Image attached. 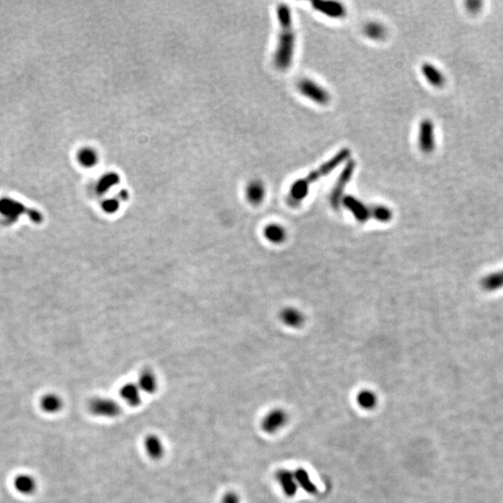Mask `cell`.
I'll use <instances>...</instances> for the list:
<instances>
[{"mask_svg":"<svg viewBox=\"0 0 503 503\" xmlns=\"http://www.w3.org/2000/svg\"><path fill=\"white\" fill-rule=\"evenodd\" d=\"M0 214L10 222H15L20 216H26L36 224H40L43 221V216L40 212L26 207L24 204L8 198L0 200Z\"/></svg>","mask_w":503,"mask_h":503,"instance_id":"3957f363","label":"cell"},{"mask_svg":"<svg viewBox=\"0 0 503 503\" xmlns=\"http://www.w3.org/2000/svg\"><path fill=\"white\" fill-rule=\"evenodd\" d=\"M118 182H120V177L116 174L115 172L108 174L100 181V183L98 184V190L101 193L104 192V191L109 190L112 186L118 184Z\"/></svg>","mask_w":503,"mask_h":503,"instance_id":"484cf974","label":"cell"},{"mask_svg":"<svg viewBox=\"0 0 503 503\" xmlns=\"http://www.w3.org/2000/svg\"><path fill=\"white\" fill-rule=\"evenodd\" d=\"M88 410L92 415L104 418H113L122 413L118 402L106 397L92 398L88 402Z\"/></svg>","mask_w":503,"mask_h":503,"instance_id":"5b68a950","label":"cell"},{"mask_svg":"<svg viewBox=\"0 0 503 503\" xmlns=\"http://www.w3.org/2000/svg\"><path fill=\"white\" fill-rule=\"evenodd\" d=\"M294 474L296 477V483L302 490L306 491L308 494H316L318 492V488L314 484L310 474H308L306 470L303 468H298L294 472Z\"/></svg>","mask_w":503,"mask_h":503,"instance_id":"ffe728a7","label":"cell"},{"mask_svg":"<svg viewBox=\"0 0 503 503\" xmlns=\"http://www.w3.org/2000/svg\"><path fill=\"white\" fill-rule=\"evenodd\" d=\"M357 402L362 409L371 410L376 408L378 404V397L373 392L364 390L357 395Z\"/></svg>","mask_w":503,"mask_h":503,"instance_id":"603a6c76","label":"cell"},{"mask_svg":"<svg viewBox=\"0 0 503 503\" xmlns=\"http://www.w3.org/2000/svg\"><path fill=\"white\" fill-rule=\"evenodd\" d=\"M364 34L372 40H383L386 38L387 30L380 22H370L364 26Z\"/></svg>","mask_w":503,"mask_h":503,"instance_id":"44dd1931","label":"cell"},{"mask_svg":"<svg viewBox=\"0 0 503 503\" xmlns=\"http://www.w3.org/2000/svg\"><path fill=\"white\" fill-rule=\"evenodd\" d=\"M128 198H129V194H128V192L126 190H122L120 192V193H118V198H118V200L120 198V200H126Z\"/></svg>","mask_w":503,"mask_h":503,"instance_id":"f546056e","label":"cell"},{"mask_svg":"<svg viewBox=\"0 0 503 503\" xmlns=\"http://www.w3.org/2000/svg\"><path fill=\"white\" fill-rule=\"evenodd\" d=\"M481 287L486 292H495L503 288V270L486 275L481 280Z\"/></svg>","mask_w":503,"mask_h":503,"instance_id":"ac0fdd59","label":"cell"},{"mask_svg":"<svg viewBox=\"0 0 503 503\" xmlns=\"http://www.w3.org/2000/svg\"><path fill=\"white\" fill-rule=\"evenodd\" d=\"M312 5L315 10L332 19L344 18L347 14L346 8L338 1H313Z\"/></svg>","mask_w":503,"mask_h":503,"instance_id":"9c48e42d","label":"cell"},{"mask_svg":"<svg viewBox=\"0 0 503 503\" xmlns=\"http://www.w3.org/2000/svg\"><path fill=\"white\" fill-rule=\"evenodd\" d=\"M418 146L423 153L430 154L436 148L434 138V124L428 120L424 118L418 126Z\"/></svg>","mask_w":503,"mask_h":503,"instance_id":"ba28073f","label":"cell"},{"mask_svg":"<svg viewBox=\"0 0 503 503\" xmlns=\"http://www.w3.org/2000/svg\"><path fill=\"white\" fill-rule=\"evenodd\" d=\"M102 210L108 214H114L118 210L120 202L118 198H109L102 202Z\"/></svg>","mask_w":503,"mask_h":503,"instance_id":"83f0119b","label":"cell"},{"mask_svg":"<svg viewBox=\"0 0 503 503\" xmlns=\"http://www.w3.org/2000/svg\"><path fill=\"white\" fill-rule=\"evenodd\" d=\"M422 74L426 80L434 87H442L446 82V78L442 72L430 62H424L422 66Z\"/></svg>","mask_w":503,"mask_h":503,"instance_id":"2e32d148","label":"cell"},{"mask_svg":"<svg viewBox=\"0 0 503 503\" xmlns=\"http://www.w3.org/2000/svg\"><path fill=\"white\" fill-rule=\"evenodd\" d=\"M41 410L47 414H56L61 411L64 402L61 397L55 394H47L41 397L40 402Z\"/></svg>","mask_w":503,"mask_h":503,"instance_id":"e0dca14e","label":"cell"},{"mask_svg":"<svg viewBox=\"0 0 503 503\" xmlns=\"http://www.w3.org/2000/svg\"><path fill=\"white\" fill-rule=\"evenodd\" d=\"M355 168H356V164L354 160H348L347 164H345L344 168L341 170L340 176L338 178V181L334 186L333 190L331 192L330 202L336 210L338 209L340 204L342 202L344 190H345L347 184L350 183L352 177L354 176Z\"/></svg>","mask_w":503,"mask_h":503,"instance_id":"277c9868","label":"cell"},{"mask_svg":"<svg viewBox=\"0 0 503 503\" xmlns=\"http://www.w3.org/2000/svg\"><path fill=\"white\" fill-rule=\"evenodd\" d=\"M246 197L249 202L254 205L261 204L265 198V188L260 181H252L247 186Z\"/></svg>","mask_w":503,"mask_h":503,"instance_id":"d6986e66","label":"cell"},{"mask_svg":"<svg viewBox=\"0 0 503 503\" xmlns=\"http://www.w3.org/2000/svg\"><path fill=\"white\" fill-rule=\"evenodd\" d=\"M14 486L20 494L31 495L36 490V481L30 474H20L14 478Z\"/></svg>","mask_w":503,"mask_h":503,"instance_id":"9a60e30c","label":"cell"},{"mask_svg":"<svg viewBox=\"0 0 503 503\" xmlns=\"http://www.w3.org/2000/svg\"><path fill=\"white\" fill-rule=\"evenodd\" d=\"M277 18L279 22V38L274 54L276 68L284 71L291 66L296 48V34L292 29V12L286 4L277 8Z\"/></svg>","mask_w":503,"mask_h":503,"instance_id":"6da1fadb","label":"cell"},{"mask_svg":"<svg viewBox=\"0 0 503 503\" xmlns=\"http://www.w3.org/2000/svg\"><path fill=\"white\" fill-rule=\"evenodd\" d=\"M275 478L286 496L292 498L296 494L298 484L296 483L294 472L286 469L278 470L275 474Z\"/></svg>","mask_w":503,"mask_h":503,"instance_id":"30bf717a","label":"cell"},{"mask_svg":"<svg viewBox=\"0 0 503 503\" xmlns=\"http://www.w3.org/2000/svg\"><path fill=\"white\" fill-rule=\"evenodd\" d=\"M222 503H240V496L234 491H228L222 498Z\"/></svg>","mask_w":503,"mask_h":503,"instance_id":"f1b7e54d","label":"cell"},{"mask_svg":"<svg viewBox=\"0 0 503 503\" xmlns=\"http://www.w3.org/2000/svg\"><path fill=\"white\" fill-rule=\"evenodd\" d=\"M137 385L141 392L146 394H154L158 390V378L150 369H144L138 376Z\"/></svg>","mask_w":503,"mask_h":503,"instance_id":"5bb4252c","label":"cell"},{"mask_svg":"<svg viewBox=\"0 0 503 503\" xmlns=\"http://www.w3.org/2000/svg\"><path fill=\"white\" fill-rule=\"evenodd\" d=\"M371 218L380 222H388L392 218V212L383 205H378L371 208Z\"/></svg>","mask_w":503,"mask_h":503,"instance_id":"d4e9b609","label":"cell"},{"mask_svg":"<svg viewBox=\"0 0 503 503\" xmlns=\"http://www.w3.org/2000/svg\"><path fill=\"white\" fill-rule=\"evenodd\" d=\"M298 88L302 96L320 106H324L330 101V94L326 88L322 87L312 80L304 78L300 80Z\"/></svg>","mask_w":503,"mask_h":503,"instance_id":"8992f818","label":"cell"},{"mask_svg":"<svg viewBox=\"0 0 503 503\" xmlns=\"http://www.w3.org/2000/svg\"><path fill=\"white\" fill-rule=\"evenodd\" d=\"M350 156V150L343 148L334 154L330 160L322 164L318 169L312 170L308 176L294 182L289 192V200L294 205L300 204L308 196L312 184L319 181L322 177L326 176L336 170L340 165L348 162Z\"/></svg>","mask_w":503,"mask_h":503,"instance_id":"7a4b0ae2","label":"cell"},{"mask_svg":"<svg viewBox=\"0 0 503 503\" xmlns=\"http://www.w3.org/2000/svg\"><path fill=\"white\" fill-rule=\"evenodd\" d=\"M266 238L274 244H280L284 240L286 232L284 228L279 224H270L266 228Z\"/></svg>","mask_w":503,"mask_h":503,"instance_id":"cb8c5ba5","label":"cell"},{"mask_svg":"<svg viewBox=\"0 0 503 503\" xmlns=\"http://www.w3.org/2000/svg\"><path fill=\"white\" fill-rule=\"evenodd\" d=\"M144 448L148 456L154 460H160L164 456V442L156 434H150L144 438Z\"/></svg>","mask_w":503,"mask_h":503,"instance_id":"4fadbf2b","label":"cell"},{"mask_svg":"<svg viewBox=\"0 0 503 503\" xmlns=\"http://www.w3.org/2000/svg\"><path fill=\"white\" fill-rule=\"evenodd\" d=\"M142 392L136 383H126L120 388V395L123 401L130 406H138L142 402Z\"/></svg>","mask_w":503,"mask_h":503,"instance_id":"7c38bea8","label":"cell"},{"mask_svg":"<svg viewBox=\"0 0 503 503\" xmlns=\"http://www.w3.org/2000/svg\"><path fill=\"white\" fill-rule=\"evenodd\" d=\"M288 422V415L284 409L275 408L263 418L261 428L268 434H274L284 428Z\"/></svg>","mask_w":503,"mask_h":503,"instance_id":"52a82bcc","label":"cell"},{"mask_svg":"<svg viewBox=\"0 0 503 503\" xmlns=\"http://www.w3.org/2000/svg\"><path fill=\"white\" fill-rule=\"evenodd\" d=\"M80 160L82 164L85 166H92L94 165L97 160V156L96 152L90 150H82L80 154Z\"/></svg>","mask_w":503,"mask_h":503,"instance_id":"4316f807","label":"cell"},{"mask_svg":"<svg viewBox=\"0 0 503 503\" xmlns=\"http://www.w3.org/2000/svg\"><path fill=\"white\" fill-rule=\"evenodd\" d=\"M282 320L289 326L298 327L304 322L303 314L296 308H286L280 314Z\"/></svg>","mask_w":503,"mask_h":503,"instance_id":"7402d4cb","label":"cell"},{"mask_svg":"<svg viewBox=\"0 0 503 503\" xmlns=\"http://www.w3.org/2000/svg\"><path fill=\"white\" fill-rule=\"evenodd\" d=\"M342 204L354 214V216L360 222H366L371 218V208L364 202H362L358 198L354 196H346L342 198Z\"/></svg>","mask_w":503,"mask_h":503,"instance_id":"8fae6325","label":"cell"}]
</instances>
